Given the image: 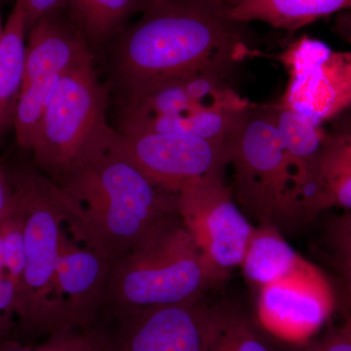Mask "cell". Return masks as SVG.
<instances>
[{
	"instance_id": "cell-1",
	"label": "cell",
	"mask_w": 351,
	"mask_h": 351,
	"mask_svg": "<svg viewBox=\"0 0 351 351\" xmlns=\"http://www.w3.org/2000/svg\"><path fill=\"white\" fill-rule=\"evenodd\" d=\"M141 19L117 36L113 78L122 99L203 71H223L248 52L237 23L210 0H143Z\"/></svg>"
},
{
	"instance_id": "cell-2",
	"label": "cell",
	"mask_w": 351,
	"mask_h": 351,
	"mask_svg": "<svg viewBox=\"0 0 351 351\" xmlns=\"http://www.w3.org/2000/svg\"><path fill=\"white\" fill-rule=\"evenodd\" d=\"M55 182L69 234L112 262L161 219L178 214L176 195L157 188L110 149Z\"/></svg>"
},
{
	"instance_id": "cell-3",
	"label": "cell",
	"mask_w": 351,
	"mask_h": 351,
	"mask_svg": "<svg viewBox=\"0 0 351 351\" xmlns=\"http://www.w3.org/2000/svg\"><path fill=\"white\" fill-rule=\"evenodd\" d=\"M218 284L178 214L170 215L113 262L104 307L119 317L198 302Z\"/></svg>"
},
{
	"instance_id": "cell-4",
	"label": "cell",
	"mask_w": 351,
	"mask_h": 351,
	"mask_svg": "<svg viewBox=\"0 0 351 351\" xmlns=\"http://www.w3.org/2000/svg\"><path fill=\"white\" fill-rule=\"evenodd\" d=\"M25 221V269L18 291V328L29 336L64 331L56 271L66 232L62 191L36 165L5 169Z\"/></svg>"
},
{
	"instance_id": "cell-5",
	"label": "cell",
	"mask_w": 351,
	"mask_h": 351,
	"mask_svg": "<svg viewBox=\"0 0 351 351\" xmlns=\"http://www.w3.org/2000/svg\"><path fill=\"white\" fill-rule=\"evenodd\" d=\"M93 62L62 76L29 151L34 165L53 182L110 151L117 136L107 121L108 88Z\"/></svg>"
},
{
	"instance_id": "cell-6",
	"label": "cell",
	"mask_w": 351,
	"mask_h": 351,
	"mask_svg": "<svg viewBox=\"0 0 351 351\" xmlns=\"http://www.w3.org/2000/svg\"><path fill=\"white\" fill-rule=\"evenodd\" d=\"M228 149L234 173L232 193L260 225L278 228L304 219L274 108L251 106L228 138Z\"/></svg>"
},
{
	"instance_id": "cell-7",
	"label": "cell",
	"mask_w": 351,
	"mask_h": 351,
	"mask_svg": "<svg viewBox=\"0 0 351 351\" xmlns=\"http://www.w3.org/2000/svg\"><path fill=\"white\" fill-rule=\"evenodd\" d=\"M177 213L219 283L240 267L253 234L223 175L189 182L176 195Z\"/></svg>"
},
{
	"instance_id": "cell-8",
	"label": "cell",
	"mask_w": 351,
	"mask_h": 351,
	"mask_svg": "<svg viewBox=\"0 0 351 351\" xmlns=\"http://www.w3.org/2000/svg\"><path fill=\"white\" fill-rule=\"evenodd\" d=\"M289 82L279 105L316 126L351 108V51L302 36L279 55Z\"/></svg>"
},
{
	"instance_id": "cell-9",
	"label": "cell",
	"mask_w": 351,
	"mask_h": 351,
	"mask_svg": "<svg viewBox=\"0 0 351 351\" xmlns=\"http://www.w3.org/2000/svg\"><path fill=\"white\" fill-rule=\"evenodd\" d=\"M110 149L170 195H177L195 180L223 175L228 165V141L157 132L117 131Z\"/></svg>"
},
{
	"instance_id": "cell-10",
	"label": "cell",
	"mask_w": 351,
	"mask_h": 351,
	"mask_svg": "<svg viewBox=\"0 0 351 351\" xmlns=\"http://www.w3.org/2000/svg\"><path fill=\"white\" fill-rule=\"evenodd\" d=\"M335 304L331 284L313 265L297 276L258 289V319L276 338L306 345L329 319Z\"/></svg>"
},
{
	"instance_id": "cell-11",
	"label": "cell",
	"mask_w": 351,
	"mask_h": 351,
	"mask_svg": "<svg viewBox=\"0 0 351 351\" xmlns=\"http://www.w3.org/2000/svg\"><path fill=\"white\" fill-rule=\"evenodd\" d=\"M210 307L201 301L141 309L119 316L108 351H205Z\"/></svg>"
},
{
	"instance_id": "cell-12",
	"label": "cell",
	"mask_w": 351,
	"mask_h": 351,
	"mask_svg": "<svg viewBox=\"0 0 351 351\" xmlns=\"http://www.w3.org/2000/svg\"><path fill=\"white\" fill-rule=\"evenodd\" d=\"M112 263L110 258L76 241L66 230L55 280L64 331H89L105 306Z\"/></svg>"
},
{
	"instance_id": "cell-13",
	"label": "cell",
	"mask_w": 351,
	"mask_h": 351,
	"mask_svg": "<svg viewBox=\"0 0 351 351\" xmlns=\"http://www.w3.org/2000/svg\"><path fill=\"white\" fill-rule=\"evenodd\" d=\"M123 101L122 115L154 117L186 112L244 110L250 108L221 82V71H203L168 80L131 95Z\"/></svg>"
},
{
	"instance_id": "cell-14",
	"label": "cell",
	"mask_w": 351,
	"mask_h": 351,
	"mask_svg": "<svg viewBox=\"0 0 351 351\" xmlns=\"http://www.w3.org/2000/svg\"><path fill=\"white\" fill-rule=\"evenodd\" d=\"M62 12L43 16L29 29L23 83L43 76L64 75L94 58L83 32L71 16Z\"/></svg>"
},
{
	"instance_id": "cell-15",
	"label": "cell",
	"mask_w": 351,
	"mask_h": 351,
	"mask_svg": "<svg viewBox=\"0 0 351 351\" xmlns=\"http://www.w3.org/2000/svg\"><path fill=\"white\" fill-rule=\"evenodd\" d=\"M334 120L316 161L313 218L332 207L351 211V108Z\"/></svg>"
},
{
	"instance_id": "cell-16",
	"label": "cell",
	"mask_w": 351,
	"mask_h": 351,
	"mask_svg": "<svg viewBox=\"0 0 351 351\" xmlns=\"http://www.w3.org/2000/svg\"><path fill=\"white\" fill-rule=\"evenodd\" d=\"M228 19L261 21L276 29L297 31L339 11L351 9V0H211Z\"/></svg>"
},
{
	"instance_id": "cell-17",
	"label": "cell",
	"mask_w": 351,
	"mask_h": 351,
	"mask_svg": "<svg viewBox=\"0 0 351 351\" xmlns=\"http://www.w3.org/2000/svg\"><path fill=\"white\" fill-rule=\"evenodd\" d=\"M274 113L290 159L302 216L304 219H311L316 161L325 130L323 127L314 125L279 104L274 107Z\"/></svg>"
},
{
	"instance_id": "cell-18",
	"label": "cell",
	"mask_w": 351,
	"mask_h": 351,
	"mask_svg": "<svg viewBox=\"0 0 351 351\" xmlns=\"http://www.w3.org/2000/svg\"><path fill=\"white\" fill-rule=\"evenodd\" d=\"M313 265L284 239L276 226L261 223L254 230L240 267L245 278L261 289Z\"/></svg>"
},
{
	"instance_id": "cell-19",
	"label": "cell",
	"mask_w": 351,
	"mask_h": 351,
	"mask_svg": "<svg viewBox=\"0 0 351 351\" xmlns=\"http://www.w3.org/2000/svg\"><path fill=\"white\" fill-rule=\"evenodd\" d=\"M186 112L173 115L128 117L122 115L119 132H157L226 142L247 110Z\"/></svg>"
},
{
	"instance_id": "cell-20",
	"label": "cell",
	"mask_w": 351,
	"mask_h": 351,
	"mask_svg": "<svg viewBox=\"0 0 351 351\" xmlns=\"http://www.w3.org/2000/svg\"><path fill=\"white\" fill-rule=\"evenodd\" d=\"M27 14L16 0L0 40V138L13 128L14 113L24 82Z\"/></svg>"
},
{
	"instance_id": "cell-21",
	"label": "cell",
	"mask_w": 351,
	"mask_h": 351,
	"mask_svg": "<svg viewBox=\"0 0 351 351\" xmlns=\"http://www.w3.org/2000/svg\"><path fill=\"white\" fill-rule=\"evenodd\" d=\"M143 0H69V16L89 45H101L117 38Z\"/></svg>"
},
{
	"instance_id": "cell-22",
	"label": "cell",
	"mask_w": 351,
	"mask_h": 351,
	"mask_svg": "<svg viewBox=\"0 0 351 351\" xmlns=\"http://www.w3.org/2000/svg\"><path fill=\"white\" fill-rule=\"evenodd\" d=\"M205 351H274L242 314L226 307H210Z\"/></svg>"
},
{
	"instance_id": "cell-23",
	"label": "cell",
	"mask_w": 351,
	"mask_h": 351,
	"mask_svg": "<svg viewBox=\"0 0 351 351\" xmlns=\"http://www.w3.org/2000/svg\"><path fill=\"white\" fill-rule=\"evenodd\" d=\"M63 75L43 76L23 83L14 113L13 128L18 145L24 151H31L46 110Z\"/></svg>"
},
{
	"instance_id": "cell-24",
	"label": "cell",
	"mask_w": 351,
	"mask_h": 351,
	"mask_svg": "<svg viewBox=\"0 0 351 351\" xmlns=\"http://www.w3.org/2000/svg\"><path fill=\"white\" fill-rule=\"evenodd\" d=\"M0 237L3 245L5 274L19 291L25 269V221L22 209L15 197V206L0 221Z\"/></svg>"
},
{
	"instance_id": "cell-25",
	"label": "cell",
	"mask_w": 351,
	"mask_h": 351,
	"mask_svg": "<svg viewBox=\"0 0 351 351\" xmlns=\"http://www.w3.org/2000/svg\"><path fill=\"white\" fill-rule=\"evenodd\" d=\"M89 331L57 332L46 337L38 345H24L15 339L0 343V351H78L86 341Z\"/></svg>"
},
{
	"instance_id": "cell-26",
	"label": "cell",
	"mask_w": 351,
	"mask_h": 351,
	"mask_svg": "<svg viewBox=\"0 0 351 351\" xmlns=\"http://www.w3.org/2000/svg\"><path fill=\"white\" fill-rule=\"evenodd\" d=\"M18 327V299L15 284L6 274L0 276V343L12 339Z\"/></svg>"
},
{
	"instance_id": "cell-27",
	"label": "cell",
	"mask_w": 351,
	"mask_h": 351,
	"mask_svg": "<svg viewBox=\"0 0 351 351\" xmlns=\"http://www.w3.org/2000/svg\"><path fill=\"white\" fill-rule=\"evenodd\" d=\"M304 346L302 351H351V309L346 311L343 321L322 338Z\"/></svg>"
},
{
	"instance_id": "cell-28",
	"label": "cell",
	"mask_w": 351,
	"mask_h": 351,
	"mask_svg": "<svg viewBox=\"0 0 351 351\" xmlns=\"http://www.w3.org/2000/svg\"><path fill=\"white\" fill-rule=\"evenodd\" d=\"M330 239L341 260L351 262V211L335 219L330 228Z\"/></svg>"
},
{
	"instance_id": "cell-29",
	"label": "cell",
	"mask_w": 351,
	"mask_h": 351,
	"mask_svg": "<svg viewBox=\"0 0 351 351\" xmlns=\"http://www.w3.org/2000/svg\"><path fill=\"white\" fill-rule=\"evenodd\" d=\"M27 31L44 15L68 8L69 0H24Z\"/></svg>"
},
{
	"instance_id": "cell-30",
	"label": "cell",
	"mask_w": 351,
	"mask_h": 351,
	"mask_svg": "<svg viewBox=\"0 0 351 351\" xmlns=\"http://www.w3.org/2000/svg\"><path fill=\"white\" fill-rule=\"evenodd\" d=\"M15 206V193L5 168L0 165V221L10 214Z\"/></svg>"
},
{
	"instance_id": "cell-31",
	"label": "cell",
	"mask_w": 351,
	"mask_h": 351,
	"mask_svg": "<svg viewBox=\"0 0 351 351\" xmlns=\"http://www.w3.org/2000/svg\"><path fill=\"white\" fill-rule=\"evenodd\" d=\"M78 351H108L105 339L90 330L89 334L82 348Z\"/></svg>"
},
{
	"instance_id": "cell-32",
	"label": "cell",
	"mask_w": 351,
	"mask_h": 351,
	"mask_svg": "<svg viewBox=\"0 0 351 351\" xmlns=\"http://www.w3.org/2000/svg\"><path fill=\"white\" fill-rule=\"evenodd\" d=\"M341 267V274L345 277L346 286H348V293H350V297L351 300V262L348 261L341 260L339 263Z\"/></svg>"
},
{
	"instance_id": "cell-33",
	"label": "cell",
	"mask_w": 351,
	"mask_h": 351,
	"mask_svg": "<svg viewBox=\"0 0 351 351\" xmlns=\"http://www.w3.org/2000/svg\"><path fill=\"white\" fill-rule=\"evenodd\" d=\"M0 4H1V0H0ZM4 27L2 25L1 11H0V40H1L2 34H3Z\"/></svg>"
}]
</instances>
